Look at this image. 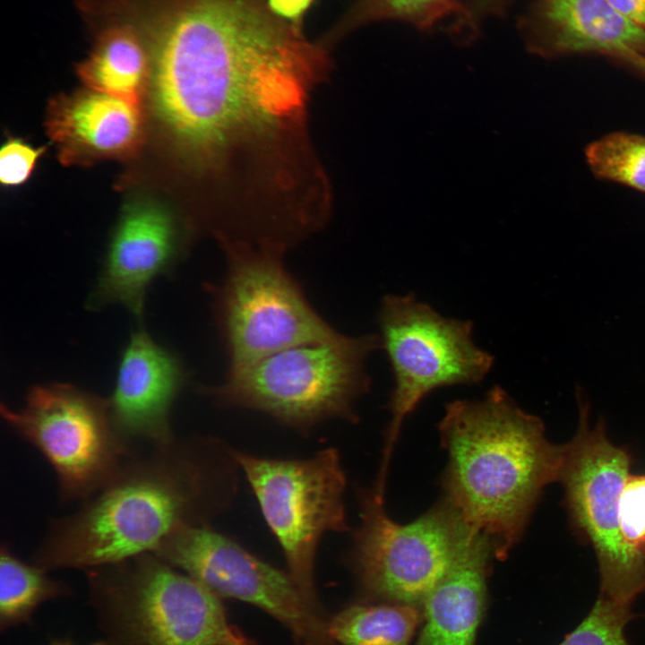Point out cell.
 I'll list each match as a JSON object with an SVG mask.
<instances>
[{"label": "cell", "instance_id": "6da1fadb", "mask_svg": "<svg viewBox=\"0 0 645 645\" xmlns=\"http://www.w3.org/2000/svg\"><path fill=\"white\" fill-rule=\"evenodd\" d=\"M152 29L155 110L207 182L212 218L230 224L307 195L323 174L308 127L323 50L251 0H176Z\"/></svg>", "mask_w": 645, "mask_h": 645}, {"label": "cell", "instance_id": "7a4b0ae2", "mask_svg": "<svg viewBox=\"0 0 645 645\" xmlns=\"http://www.w3.org/2000/svg\"><path fill=\"white\" fill-rule=\"evenodd\" d=\"M236 468L232 450L210 437L133 452L76 512L51 520L32 563L87 572L153 553L178 529L209 525L228 508Z\"/></svg>", "mask_w": 645, "mask_h": 645}, {"label": "cell", "instance_id": "3957f363", "mask_svg": "<svg viewBox=\"0 0 645 645\" xmlns=\"http://www.w3.org/2000/svg\"><path fill=\"white\" fill-rule=\"evenodd\" d=\"M438 429L448 461L444 499L503 559L520 541L544 488L559 480L564 444L495 385L479 400L445 405Z\"/></svg>", "mask_w": 645, "mask_h": 645}, {"label": "cell", "instance_id": "277c9868", "mask_svg": "<svg viewBox=\"0 0 645 645\" xmlns=\"http://www.w3.org/2000/svg\"><path fill=\"white\" fill-rule=\"evenodd\" d=\"M379 348L378 335L339 333L228 369L222 383L202 392L221 406L255 409L300 432L332 418L357 422L355 403L371 386L366 360Z\"/></svg>", "mask_w": 645, "mask_h": 645}, {"label": "cell", "instance_id": "5b68a950", "mask_svg": "<svg viewBox=\"0 0 645 645\" xmlns=\"http://www.w3.org/2000/svg\"><path fill=\"white\" fill-rule=\"evenodd\" d=\"M111 645H240L221 598L153 553L86 572Z\"/></svg>", "mask_w": 645, "mask_h": 645}, {"label": "cell", "instance_id": "8992f818", "mask_svg": "<svg viewBox=\"0 0 645 645\" xmlns=\"http://www.w3.org/2000/svg\"><path fill=\"white\" fill-rule=\"evenodd\" d=\"M382 349L394 386L375 484L385 487L390 460L405 418L433 391L476 384L490 372L494 357L476 345L471 321L448 318L414 294L386 295L379 312Z\"/></svg>", "mask_w": 645, "mask_h": 645}, {"label": "cell", "instance_id": "52a82bcc", "mask_svg": "<svg viewBox=\"0 0 645 645\" xmlns=\"http://www.w3.org/2000/svg\"><path fill=\"white\" fill-rule=\"evenodd\" d=\"M222 250L226 273L209 289L228 369L340 333L310 305L283 254L244 246Z\"/></svg>", "mask_w": 645, "mask_h": 645}, {"label": "cell", "instance_id": "ba28073f", "mask_svg": "<svg viewBox=\"0 0 645 645\" xmlns=\"http://www.w3.org/2000/svg\"><path fill=\"white\" fill-rule=\"evenodd\" d=\"M360 523L345 561L367 602L422 606L472 529L445 499L400 524L373 488L357 491Z\"/></svg>", "mask_w": 645, "mask_h": 645}, {"label": "cell", "instance_id": "9c48e42d", "mask_svg": "<svg viewBox=\"0 0 645 645\" xmlns=\"http://www.w3.org/2000/svg\"><path fill=\"white\" fill-rule=\"evenodd\" d=\"M232 454L282 548L288 573L308 604L325 615L314 579L317 547L326 533L348 529L339 452L328 448L301 460Z\"/></svg>", "mask_w": 645, "mask_h": 645}, {"label": "cell", "instance_id": "30bf717a", "mask_svg": "<svg viewBox=\"0 0 645 645\" xmlns=\"http://www.w3.org/2000/svg\"><path fill=\"white\" fill-rule=\"evenodd\" d=\"M576 397L579 425L564 444L558 482L573 527L595 552L599 595L631 605L645 589V555L625 541L619 521V500L632 459L607 437L603 419L591 426L589 403L580 388Z\"/></svg>", "mask_w": 645, "mask_h": 645}, {"label": "cell", "instance_id": "8fae6325", "mask_svg": "<svg viewBox=\"0 0 645 645\" xmlns=\"http://www.w3.org/2000/svg\"><path fill=\"white\" fill-rule=\"evenodd\" d=\"M0 412L52 467L64 503L94 494L134 452L116 432L108 400L71 384L36 385L22 408L1 403Z\"/></svg>", "mask_w": 645, "mask_h": 645}, {"label": "cell", "instance_id": "7c38bea8", "mask_svg": "<svg viewBox=\"0 0 645 645\" xmlns=\"http://www.w3.org/2000/svg\"><path fill=\"white\" fill-rule=\"evenodd\" d=\"M216 596L252 605L280 623L300 645H335L328 618L305 599L288 572L209 525L185 527L153 552Z\"/></svg>", "mask_w": 645, "mask_h": 645}, {"label": "cell", "instance_id": "4fadbf2b", "mask_svg": "<svg viewBox=\"0 0 645 645\" xmlns=\"http://www.w3.org/2000/svg\"><path fill=\"white\" fill-rule=\"evenodd\" d=\"M177 358L143 330L130 338L123 352L113 394L108 400L116 432L127 442L151 445L172 440L170 411L183 384Z\"/></svg>", "mask_w": 645, "mask_h": 645}, {"label": "cell", "instance_id": "5bb4252c", "mask_svg": "<svg viewBox=\"0 0 645 645\" xmlns=\"http://www.w3.org/2000/svg\"><path fill=\"white\" fill-rule=\"evenodd\" d=\"M175 223L164 208L139 202L124 212L92 297L93 305L119 303L142 315L146 290L178 254Z\"/></svg>", "mask_w": 645, "mask_h": 645}, {"label": "cell", "instance_id": "9a60e30c", "mask_svg": "<svg viewBox=\"0 0 645 645\" xmlns=\"http://www.w3.org/2000/svg\"><path fill=\"white\" fill-rule=\"evenodd\" d=\"M46 126L64 165L132 158L142 143V110L90 89L53 99Z\"/></svg>", "mask_w": 645, "mask_h": 645}, {"label": "cell", "instance_id": "2e32d148", "mask_svg": "<svg viewBox=\"0 0 645 645\" xmlns=\"http://www.w3.org/2000/svg\"><path fill=\"white\" fill-rule=\"evenodd\" d=\"M524 28L538 52H600L645 65V31L607 0H540Z\"/></svg>", "mask_w": 645, "mask_h": 645}, {"label": "cell", "instance_id": "e0dca14e", "mask_svg": "<svg viewBox=\"0 0 645 645\" xmlns=\"http://www.w3.org/2000/svg\"><path fill=\"white\" fill-rule=\"evenodd\" d=\"M495 545L471 529L445 574L423 603L425 625L416 645H475Z\"/></svg>", "mask_w": 645, "mask_h": 645}, {"label": "cell", "instance_id": "ac0fdd59", "mask_svg": "<svg viewBox=\"0 0 645 645\" xmlns=\"http://www.w3.org/2000/svg\"><path fill=\"white\" fill-rule=\"evenodd\" d=\"M88 89L112 96L142 110L151 78L150 55L135 30L108 29L78 66Z\"/></svg>", "mask_w": 645, "mask_h": 645}, {"label": "cell", "instance_id": "d6986e66", "mask_svg": "<svg viewBox=\"0 0 645 645\" xmlns=\"http://www.w3.org/2000/svg\"><path fill=\"white\" fill-rule=\"evenodd\" d=\"M418 606L359 602L328 618L335 645H408L421 622Z\"/></svg>", "mask_w": 645, "mask_h": 645}, {"label": "cell", "instance_id": "ffe728a7", "mask_svg": "<svg viewBox=\"0 0 645 645\" xmlns=\"http://www.w3.org/2000/svg\"><path fill=\"white\" fill-rule=\"evenodd\" d=\"M71 588L47 571L17 556L8 544L0 547V629L30 623L44 602L70 596Z\"/></svg>", "mask_w": 645, "mask_h": 645}, {"label": "cell", "instance_id": "44dd1931", "mask_svg": "<svg viewBox=\"0 0 645 645\" xmlns=\"http://www.w3.org/2000/svg\"><path fill=\"white\" fill-rule=\"evenodd\" d=\"M585 156L597 176L645 193V136L613 133L590 143Z\"/></svg>", "mask_w": 645, "mask_h": 645}, {"label": "cell", "instance_id": "7402d4cb", "mask_svg": "<svg viewBox=\"0 0 645 645\" xmlns=\"http://www.w3.org/2000/svg\"><path fill=\"white\" fill-rule=\"evenodd\" d=\"M357 22L394 20L421 30H430L453 18L460 26L475 30L467 6L458 0H363L356 12Z\"/></svg>", "mask_w": 645, "mask_h": 645}, {"label": "cell", "instance_id": "603a6c76", "mask_svg": "<svg viewBox=\"0 0 645 645\" xmlns=\"http://www.w3.org/2000/svg\"><path fill=\"white\" fill-rule=\"evenodd\" d=\"M635 616L631 605L599 595L586 618L559 645H630L624 628Z\"/></svg>", "mask_w": 645, "mask_h": 645}, {"label": "cell", "instance_id": "cb8c5ba5", "mask_svg": "<svg viewBox=\"0 0 645 645\" xmlns=\"http://www.w3.org/2000/svg\"><path fill=\"white\" fill-rule=\"evenodd\" d=\"M619 521L625 541L645 555V475H630L619 500Z\"/></svg>", "mask_w": 645, "mask_h": 645}, {"label": "cell", "instance_id": "d4e9b609", "mask_svg": "<svg viewBox=\"0 0 645 645\" xmlns=\"http://www.w3.org/2000/svg\"><path fill=\"white\" fill-rule=\"evenodd\" d=\"M44 151V147L36 148L21 139L10 138L0 151L1 183L17 186L26 182Z\"/></svg>", "mask_w": 645, "mask_h": 645}, {"label": "cell", "instance_id": "484cf974", "mask_svg": "<svg viewBox=\"0 0 645 645\" xmlns=\"http://www.w3.org/2000/svg\"><path fill=\"white\" fill-rule=\"evenodd\" d=\"M314 0H267L271 13L279 17L296 21L305 13Z\"/></svg>", "mask_w": 645, "mask_h": 645}, {"label": "cell", "instance_id": "4316f807", "mask_svg": "<svg viewBox=\"0 0 645 645\" xmlns=\"http://www.w3.org/2000/svg\"><path fill=\"white\" fill-rule=\"evenodd\" d=\"M630 22L645 31V0H607Z\"/></svg>", "mask_w": 645, "mask_h": 645}, {"label": "cell", "instance_id": "83f0119b", "mask_svg": "<svg viewBox=\"0 0 645 645\" xmlns=\"http://www.w3.org/2000/svg\"><path fill=\"white\" fill-rule=\"evenodd\" d=\"M510 1L511 0H468L466 6L473 21L477 23V20L481 17L503 13L509 5Z\"/></svg>", "mask_w": 645, "mask_h": 645}, {"label": "cell", "instance_id": "f1b7e54d", "mask_svg": "<svg viewBox=\"0 0 645 645\" xmlns=\"http://www.w3.org/2000/svg\"><path fill=\"white\" fill-rule=\"evenodd\" d=\"M47 645H75V644H73L70 641H53ZM90 645H111V644L107 640H105V641H99L94 642Z\"/></svg>", "mask_w": 645, "mask_h": 645}, {"label": "cell", "instance_id": "f546056e", "mask_svg": "<svg viewBox=\"0 0 645 645\" xmlns=\"http://www.w3.org/2000/svg\"><path fill=\"white\" fill-rule=\"evenodd\" d=\"M240 645H259V644L255 641L248 638L247 636H245L244 634Z\"/></svg>", "mask_w": 645, "mask_h": 645}, {"label": "cell", "instance_id": "4dcf8cb0", "mask_svg": "<svg viewBox=\"0 0 645 645\" xmlns=\"http://www.w3.org/2000/svg\"><path fill=\"white\" fill-rule=\"evenodd\" d=\"M639 70L645 74V65H643L642 67H641Z\"/></svg>", "mask_w": 645, "mask_h": 645}]
</instances>
